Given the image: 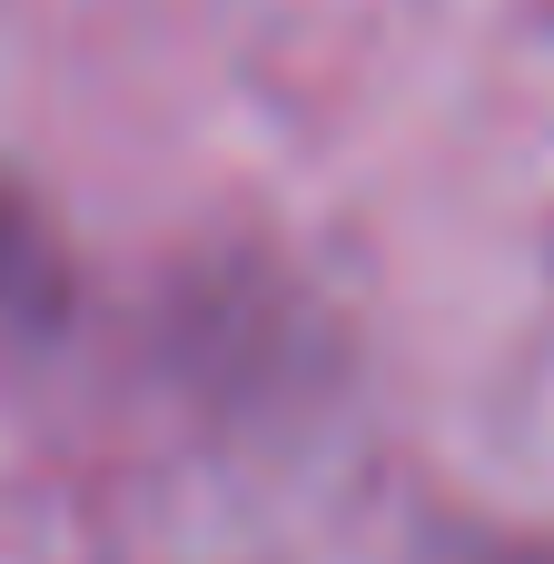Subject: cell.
<instances>
[{
  "label": "cell",
  "mask_w": 554,
  "mask_h": 564,
  "mask_svg": "<svg viewBox=\"0 0 554 564\" xmlns=\"http://www.w3.org/2000/svg\"><path fill=\"white\" fill-rule=\"evenodd\" d=\"M496 564H554V545H515V555H496Z\"/></svg>",
  "instance_id": "cell-1"
}]
</instances>
